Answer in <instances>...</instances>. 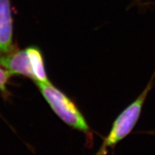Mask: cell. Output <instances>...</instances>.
Returning <instances> with one entry per match:
<instances>
[{"label":"cell","mask_w":155,"mask_h":155,"mask_svg":"<svg viewBox=\"0 0 155 155\" xmlns=\"http://www.w3.org/2000/svg\"><path fill=\"white\" fill-rule=\"evenodd\" d=\"M154 77L155 75H153L150 83L137 99L128 106L114 120L111 130L103 141L98 154H106L108 149L114 148L132 131L140 117L147 95L152 88Z\"/></svg>","instance_id":"cell-1"},{"label":"cell","mask_w":155,"mask_h":155,"mask_svg":"<svg viewBox=\"0 0 155 155\" xmlns=\"http://www.w3.org/2000/svg\"><path fill=\"white\" fill-rule=\"evenodd\" d=\"M45 99L62 121L73 129L88 133L90 128L75 104L52 83L35 81Z\"/></svg>","instance_id":"cell-2"},{"label":"cell","mask_w":155,"mask_h":155,"mask_svg":"<svg viewBox=\"0 0 155 155\" xmlns=\"http://www.w3.org/2000/svg\"><path fill=\"white\" fill-rule=\"evenodd\" d=\"M0 65L9 71L12 74H19L35 81L32 64L27 49L12 51L0 56Z\"/></svg>","instance_id":"cell-3"},{"label":"cell","mask_w":155,"mask_h":155,"mask_svg":"<svg viewBox=\"0 0 155 155\" xmlns=\"http://www.w3.org/2000/svg\"><path fill=\"white\" fill-rule=\"evenodd\" d=\"M13 21L10 0H0V56L13 51Z\"/></svg>","instance_id":"cell-4"},{"label":"cell","mask_w":155,"mask_h":155,"mask_svg":"<svg viewBox=\"0 0 155 155\" xmlns=\"http://www.w3.org/2000/svg\"><path fill=\"white\" fill-rule=\"evenodd\" d=\"M27 50H28L29 56H30L32 71H33L35 75L34 81L51 83L45 73L43 59H42V53L40 50L37 48L31 47L27 48Z\"/></svg>","instance_id":"cell-5"},{"label":"cell","mask_w":155,"mask_h":155,"mask_svg":"<svg viewBox=\"0 0 155 155\" xmlns=\"http://www.w3.org/2000/svg\"><path fill=\"white\" fill-rule=\"evenodd\" d=\"M11 75L12 74L9 71H5L0 68V90L2 91H5L6 84Z\"/></svg>","instance_id":"cell-6"}]
</instances>
